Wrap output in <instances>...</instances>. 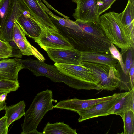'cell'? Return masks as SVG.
Masks as SVG:
<instances>
[{"mask_svg":"<svg viewBox=\"0 0 134 134\" xmlns=\"http://www.w3.org/2000/svg\"><path fill=\"white\" fill-rule=\"evenodd\" d=\"M99 19V24L105 35L121 49L122 54L134 48L130 34L121 22L119 13L110 12L102 15Z\"/></svg>","mask_w":134,"mask_h":134,"instance_id":"obj_1","label":"cell"},{"mask_svg":"<svg viewBox=\"0 0 134 134\" xmlns=\"http://www.w3.org/2000/svg\"><path fill=\"white\" fill-rule=\"evenodd\" d=\"M53 100L51 90L47 89L37 94L24 115L21 134H43L38 131L37 128L46 113L54 108Z\"/></svg>","mask_w":134,"mask_h":134,"instance_id":"obj_2","label":"cell"},{"mask_svg":"<svg viewBox=\"0 0 134 134\" xmlns=\"http://www.w3.org/2000/svg\"><path fill=\"white\" fill-rule=\"evenodd\" d=\"M80 65L90 71L99 90L113 91L118 88L121 77L119 69L105 64L88 62L81 61Z\"/></svg>","mask_w":134,"mask_h":134,"instance_id":"obj_3","label":"cell"},{"mask_svg":"<svg viewBox=\"0 0 134 134\" xmlns=\"http://www.w3.org/2000/svg\"><path fill=\"white\" fill-rule=\"evenodd\" d=\"M16 58L22 63L24 68L28 69L36 76H44L50 78L52 81L64 82L69 87L76 89L74 80L62 73L54 65H49L44 62L31 58L25 59Z\"/></svg>","mask_w":134,"mask_h":134,"instance_id":"obj_4","label":"cell"},{"mask_svg":"<svg viewBox=\"0 0 134 134\" xmlns=\"http://www.w3.org/2000/svg\"><path fill=\"white\" fill-rule=\"evenodd\" d=\"M60 71L73 79L76 89L99 90L96 80L90 71L81 65L55 63Z\"/></svg>","mask_w":134,"mask_h":134,"instance_id":"obj_5","label":"cell"},{"mask_svg":"<svg viewBox=\"0 0 134 134\" xmlns=\"http://www.w3.org/2000/svg\"><path fill=\"white\" fill-rule=\"evenodd\" d=\"M100 0H72L77 7L72 16L76 20L96 24L99 22L98 13Z\"/></svg>","mask_w":134,"mask_h":134,"instance_id":"obj_6","label":"cell"},{"mask_svg":"<svg viewBox=\"0 0 134 134\" xmlns=\"http://www.w3.org/2000/svg\"><path fill=\"white\" fill-rule=\"evenodd\" d=\"M34 40L43 49L46 48L68 49L74 48L60 33L58 30H51L43 29L40 37Z\"/></svg>","mask_w":134,"mask_h":134,"instance_id":"obj_7","label":"cell"},{"mask_svg":"<svg viewBox=\"0 0 134 134\" xmlns=\"http://www.w3.org/2000/svg\"><path fill=\"white\" fill-rule=\"evenodd\" d=\"M27 8L22 0H12L9 13L0 30V39L8 42L13 40V32L14 22Z\"/></svg>","mask_w":134,"mask_h":134,"instance_id":"obj_8","label":"cell"},{"mask_svg":"<svg viewBox=\"0 0 134 134\" xmlns=\"http://www.w3.org/2000/svg\"><path fill=\"white\" fill-rule=\"evenodd\" d=\"M127 92H120L114 97L96 104L91 108L77 113L79 115V122L91 118L107 116L108 110Z\"/></svg>","mask_w":134,"mask_h":134,"instance_id":"obj_9","label":"cell"},{"mask_svg":"<svg viewBox=\"0 0 134 134\" xmlns=\"http://www.w3.org/2000/svg\"><path fill=\"white\" fill-rule=\"evenodd\" d=\"M118 93H115L109 96L89 99H80L76 98L68 99L58 102L54 106V108L66 109L78 113L88 109L96 104L111 99Z\"/></svg>","mask_w":134,"mask_h":134,"instance_id":"obj_10","label":"cell"},{"mask_svg":"<svg viewBox=\"0 0 134 134\" xmlns=\"http://www.w3.org/2000/svg\"><path fill=\"white\" fill-rule=\"evenodd\" d=\"M43 49L55 63L80 65L81 52L74 48L68 49L46 48Z\"/></svg>","mask_w":134,"mask_h":134,"instance_id":"obj_11","label":"cell"},{"mask_svg":"<svg viewBox=\"0 0 134 134\" xmlns=\"http://www.w3.org/2000/svg\"><path fill=\"white\" fill-rule=\"evenodd\" d=\"M16 20L27 36L34 40L40 37L43 28L28 7Z\"/></svg>","mask_w":134,"mask_h":134,"instance_id":"obj_12","label":"cell"},{"mask_svg":"<svg viewBox=\"0 0 134 134\" xmlns=\"http://www.w3.org/2000/svg\"><path fill=\"white\" fill-rule=\"evenodd\" d=\"M22 0L34 14L36 19L43 29L58 30L48 15L41 7L37 0Z\"/></svg>","mask_w":134,"mask_h":134,"instance_id":"obj_13","label":"cell"},{"mask_svg":"<svg viewBox=\"0 0 134 134\" xmlns=\"http://www.w3.org/2000/svg\"><path fill=\"white\" fill-rule=\"evenodd\" d=\"M24 68L22 63L14 58L0 60V80L18 82V73Z\"/></svg>","mask_w":134,"mask_h":134,"instance_id":"obj_14","label":"cell"},{"mask_svg":"<svg viewBox=\"0 0 134 134\" xmlns=\"http://www.w3.org/2000/svg\"><path fill=\"white\" fill-rule=\"evenodd\" d=\"M134 90L128 93L121 98L108 110L107 116L116 114L120 116L124 112L131 110L134 112Z\"/></svg>","mask_w":134,"mask_h":134,"instance_id":"obj_15","label":"cell"},{"mask_svg":"<svg viewBox=\"0 0 134 134\" xmlns=\"http://www.w3.org/2000/svg\"><path fill=\"white\" fill-rule=\"evenodd\" d=\"M81 60L105 64L118 69L120 65L118 61L111 54L97 53L81 52Z\"/></svg>","mask_w":134,"mask_h":134,"instance_id":"obj_16","label":"cell"},{"mask_svg":"<svg viewBox=\"0 0 134 134\" xmlns=\"http://www.w3.org/2000/svg\"><path fill=\"white\" fill-rule=\"evenodd\" d=\"M25 107V103L23 100L20 101L15 104L6 106L4 109L5 116L7 118L8 127L13 122L24 115Z\"/></svg>","mask_w":134,"mask_h":134,"instance_id":"obj_17","label":"cell"},{"mask_svg":"<svg viewBox=\"0 0 134 134\" xmlns=\"http://www.w3.org/2000/svg\"><path fill=\"white\" fill-rule=\"evenodd\" d=\"M121 21L128 29L132 37L134 36V4L129 0L124 11L119 13Z\"/></svg>","mask_w":134,"mask_h":134,"instance_id":"obj_18","label":"cell"},{"mask_svg":"<svg viewBox=\"0 0 134 134\" xmlns=\"http://www.w3.org/2000/svg\"><path fill=\"white\" fill-rule=\"evenodd\" d=\"M43 134H77L76 129H73L63 122L50 123L48 122L44 128Z\"/></svg>","mask_w":134,"mask_h":134,"instance_id":"obj_19","label":"cell"},{"mask_svg":"<svg viewBox=\"0 0 134 134\" xmlns=\"http://www.w3.org/2000/svg\"><path fill=\"white\" fill-rule=\"evenodd\" d=\"M22 55H33L39 60L44 62L45 58L28 41L23 39L18 40L15 42Z\"/></svg>","mask_w":134,"mask_h":134,"instance_id":"obj_20","label":"cell"},{"mask_svg":"<svg viewBox=\"0 0 134 134\" xmlns=\"http://www.w3.org/2000/svg\"><path fill=\"white\" fill-rule=\"evenodd\" d=\"M123 122L124 134H134V112L129 110L120 116Z\"/></svg>","mask_w":134,"mask_h":134,"instance_id":"obj_21","label":"cell"},{"mask_svg":"<svg viewBox=\"0 0 134 134\" xmlns=\"http://www.w3.org/2000/svg\"><path fill=\"white\" fill-rule=\"evenodd\" d=\"M12 0H0V30L9 13Z\"/></svg>","mask_w":134,"mask_h":134,"instance_id":"obj_22","label":"cell"},{"mask_svg":"<svg viewBox=\"0 0 134 134\" xmlns=\"http://www.w3.org/2000/svg\"><path fill=\"white\" fill-rule=\"evenodd\" d=\"M18 82L5 80H0V91H15L19 87Z\"/></svg>","mask_w":134,"mask_h":134,"instance_id":"obj_23","label":"cell"},{"mask_svg":"<svg viewBox=\"0 0 134 134\" xmlns=\"http://www.w3.org/2000/svg\"><path fill=\"white\" fill-rule=\"evenodd\" d=\"M109 50L112 56L119 62L124 73L126 75L129 76V73L127 71L125 64L123 63L122 54L119 52L114 44L111 43L109 48Z\"/></svg>","mask_w":134,"mask_h":134,"instance_id":"obj_24","label":"cell"},{"mask_svg":"<svg viewBox=\"0 0 134 134\" xmlns=\"http://www.w3.org/2000/svg\"><path fill=\"white\" fill-rule=\"evenodd\" d=\"M12 54V48L8 42L0 39V59L8 58Z\"/></svg>","mask_w":134,"mask_h":134,"instance_id":"obj_25","label":"cell"},{"mask_svg":"<svg viewBox=\"0 0 134 134\" xmlns=\"http://www.w3.org/2000/svg\"><path fill=\"white\" fill-rule=\"evenodd\" d=\"M16 20H15L14 25L13 32V40L15 42L20 39L27 40L23 28Z\"/></svg>","mask_w":134,"mask_h":134,"instance_id":"obj_26","label":"cell"},{"mask_svg":"<svg viewBox=\"0 0 134 134\" xmlns=\"http://www.w3.org/2000/svg\"><path fill=\"white\" fill-rule=\"evenodd\" d=\"M116 0H100L99 3L98 13L100 15L102 13L111 7Z\"/></svg>","mask_w":134,"mask_h":134,"instance_id":"obj_27","label":"cell"},{"mask_svg":"<svg viewBox=\"0 0 134 134\" xmlns=\"http://www.w3.org/2000/svg\"><path fill=\"white\" fill-rule=\"evenodd\" d=\"M125 64L126 69L129 73L130 69L134 61V48L132 47L128 50Z\"/></svg>","mask_w":134,"mask_h":134,"instance_id":"obj_28","label":"cell"},{"mask_svg":"<svg viewBox=\"0 0 134 134\" xmlns=\"http://www.w3.org/2000/svg\"><path fill=\"white\" fill-rule=\"evenodd\" d=\"M8 128L7 118L4 116L0 118V134H7Z\"/></svg>","mask_w":134,"mask_h":134,"instance_id":"obj_29","label":"cell"},{"mask_svg":"<svg viewBox=\"0 0 134 134\" xmlns=\"http://www.w3.org/2000/svg\"><path fill=\"white\" fill-rule=\"evenodd\" d=\"M10 92L8 91H0V112L2 110H4L7 106L5 100L7 94Z\"/></svg>","mask_w":134,"mask_h":134,"instance_id":"obj_30","label":"cell"},{"mask_svg":"<svg viewBox=\"0 0 134 134\" xmlns=\"http://www.w3.org/2000/svg\"><path fill=\"white\" fill-rule=\"evenodd\" d=\"M131 84L133 86L134 80V63L132 64L129 72Z\"/></svg>","mask_w":134,"mask_h":134,"instance_id":"obj_31","label":"cell"},{"mask_svg":"<svg viewBox=\"0 0 134 134\" xmlns=\"http://www.w3.org/2000/svg\"><path fill=\"white\" fill-rule=\"evenodd\" d=\"M129 0L132 4H134V0Z\"/></svg>","mask_w":134,"mask_h":134,"instance_id":"obj_32","label":"cell"}]
</instances>
